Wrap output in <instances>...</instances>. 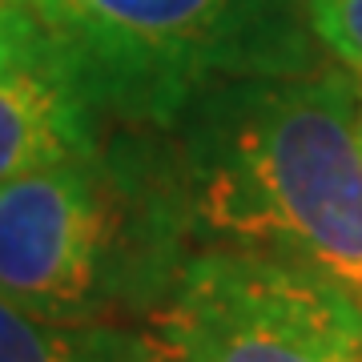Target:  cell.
<instances>
[{"instance_id":"cell-4","label":"cell","mask_w":362,"mask_h":362,"mask_svg":"<svg viewBox=\"0 0 362 362\" xmlns=\"http://www.w3.org/2000/svg\"><path fill=\"white\" fill-rule=\"evenodd\" d=\"M149 362H362V306L318 274L189 250L141 326Z\"/></svg>"},{"instance_id":"cell-1","label":"cell","mask_w":362,"mask_h":362,"mask_svg":"<svg viewBox=\"0 0 362 362\" xmlns=\"http://www.w3.org/2000/svg\"><path fill=\"white\" fill-rule=\"evenodd\" d=\"M145 133L194 250L290 262L362 306V137L346 69L226 81Z\"/></svg>"},{"instance_id":"cell-9","label":"cell","mask_w":362,"mask_h":362,"mask_svg":"<svg viewBox=\"0 0 362 362\" xmlns=\"http://www.w3.org/2000/svg\"><path fill=\"white\" fill-rule=\"evenodd\" d=\"M358 137H362V89H358Z\"/></svg>"},{"instance_id":"cell-7","label":"cell","mask_w":362,"mask_h":362,"mask_svg":"<svg viewBox=\"0 0 362 362\" xmlns=\"http://www.w3.org/2000/svg\"><path fill=\"white\" fill-rule=\"evenodd\" d=\"M306 25L338 69L362 77V0H306Z\"/></svg>"},{"instance_id":"cell-6","label":"cell","mask_w":362,"mask_h":362,"mask_svg":"<svg viewBox=\"0 0 362 362\" xmlns=\"http://www.w3.org/2000/svg\"><path fill=\"white\" fill-rule=\"evenodd\" d=\"M0 362H149L137 326L49 322L0 298Z\"/></svg>"},{"instance_id":"cell-8","label":"cell","mask_w":362,"mask_h":362,"mask_svg":"<svg viewBox=\"0 0 362 362\" xmlns=\"http://www.w3.org/2000/svg\"><path fill=\"white\" fill-rule=\"evenodd\" d=\"M13 4H16V0H0V16L8 13V8H13Z\"/></svg>"},{"instance_id":"cell-2","label":"cell","mask_w":362,"mask_h":362,"mask_svg":"<svg viewBox=\"0 0 362 362\" xmlns=\"http://www.w3.org/2000/svg\"><path fill=\"white\" fill-rule=\"evenodd\" d=\"M189 250L145 129L117 125L85 153L0 181V298L37 318L141 326Z\"/></svg>"},{"instance_id":"cell-3","label":"cell","mask_w":362,"mask_h":362,"mask_svg":"<svg viewBox=\"0 0 362 362\" xmlns=\"http://www.w3.org/2000/svg\"><path fill=\"white\" fill-rule=\"evenodd\" d=\"M105 121L161 129L226 81L306 73V0H25Z\"/></svg>"},{"instance_id":"cell-5","label":"cell","mask_w":362,"mask_h":362,"mask_svg":"<svg viewBox=\"0 0 362 362\" xmlns=\"http://www.w3.org/2000/svg\"><path fill=\"white\" fill-rule=\"evenodd\" d=\"M109 133L65 49L16 0L0 16V181L85 153Z\"/></svg>"}]
</instances>
